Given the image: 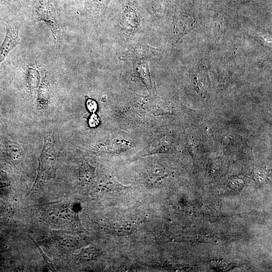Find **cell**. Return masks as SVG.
I'll return each mask as SVG.
<instances>
[{
    "label": "cell",
    "instance_id": "obj_1",
    "mask_svg": "<svg viewBox=\"0 0 272 272\" xmlns=\"http://www.w3.org/2000/svg\"><path fill=\"white\" fill-rule=\"evenodd\" d=\"M44 145L39 159L38 174L32 188L41 180H48L54 175L57 164V156L53 144L52 135L47 132L44 137Z\"/></svg>",
    "mask_w": 272,
    "mask_h": 272
},
{
    "label": "cell",
    "instance_id": "obj_2",
    "mask_svg": "<svg viewBox=\"0 0 272 272\" xmlns=\"http://www.w3.org/2000/svg\"><path fill=\"white\" fill-rule=\"evenodd\" d=\"M6 33L0 46V65L8 56L10 52L20 43L21 24L15 19L6 21Z\"/></svg>",
    "mask_w": 272,
    "mask_h": 272
},
{
    "label": "cell",
    "instance_id": "obj_3",
    "mask_svg": "<svg viewBox=\"0 0 272 272\" xmlns=\"http://www.w3.org/2000/svg\"><path fill=\"white\" fill-rule=\"evenodd\" d=\"M155 49L146 43H138L128 49L122 58L130 60L132 63L141 62L151 55Z\"/></svg>",
    "mask_w": 272,
    "mask_h": 272
},
{
    "label": "cell",
    "instance_id": "obj_4",
    "mask_svg": "<svg viewBox=\"0 0 272 272\" xmlns=\"http://www.w3.org/2000/svg\"><path fill=\"white\" fill-rule=\"evenodd\" d=\"M133 70L132 74V81H140L142 82L148 91L153 92V85L151 81L149 64L147 62L133 63Z\"/></svg>",
    "mask_w": 272,
    "mask_h": 272
},
{
    "label": "cell",
    "instance_id": "obj_5",
    "mask_svg": "<svg viewBox=\"0 0 272 272\" xmlns=\"http://www.w3.org/2000/svg\"><path fill=\"white\" fill-rule=\"evenodd\" d=\"M193 83L198 93L205 94L208 92L209 80L204 66H199L193 75Z\"/></svg>",
    "mask_w": 272,
    "mask_h": 272
},
{
    "label": "cell",
    "instance_id": "obj_6",
    "mask_svg": "<svg viewBox=\"0 0 272 272\" xmlns=\"http://www.w3.org/2000/svg\"><path fill=\"white\" fill-rule=\"evenodd\" d=\"M5 147L6 154L11 160L17 161L22 157L23 154L22 145L5 138Z\"/></svg>",
    "mask_w": 272,
    "mask_h": 272
},
{
    "label": "cell",
    "instance_id": "obj_7",
    "mask_svg": "<svg viewBox=\"0 0 272 272\" xmlns=\"http://www.w3.org/2000/svg\"><path fill=\"white\" fill-rule=\"evenodd\" d=\"M26 78L27 84L31 91L35 90L40 83V76L39 71L34 67H28Z\"/></svg>",
    "mask_w": 272,
    "mask_h": 272
},
{
    "label": "cell",
    "instance_id": "obj_8",
    "mask_svg": "<svg viewBox=\"0 0 272 272\" xmlns=\"http://www.w3.org/2000/svg\"><path fill=\"white\" fill-rule=\"evenodd\" d=\"M21 5L19 0H0V17L14 12Z\"/></svg>",
    "mask_w": 272,
    "mask_h": 272
},
{
    "label": "cell",
    "instance_id": "obj_9",
    "mask_svg": "<svg viewBox=\"0 0 272 272\" xmlns=\"http://www.w3.org/2000/svg\"><path fill=\"white\" fill-rule=\"evenodd\" d=\"M49 98V91L46 80L41 81L38 90V104L45 105Z\"/></svg>",
    "mask_w": 272,
    "mask_h": 272
},
{
    "label": "cell",
    "instance_id": "obj_10",
    "mask_svg": "<svg viewBox=\"0 0 272 272\" xmlns=\"http://www.w3.org/2000/svg\"><path fill=\"white\" fill-rule=\"evenodd\" d=\"M94 176V169L88 164L82 166L80 169V177L84 183L90 182Z\"/></svg>",
    "mask_w": 272,
    "mask_h": 272
},
{
    "label": "cell",
    "instance_id": "obj_11",
    "mask_svg": "<svg viewBox=\"0 0 272 272\" xmlns=\"http://www.w3.org/2000/svg\"><path fill=\"white\" fill-rule=\"evenodd\" d=\"M121 185L118 183L115 178L109 179L104 183V187L108 191H114L120 190Z\"/></svg>",
    "mask_w": 272,
    "mask_h": 272
},
{
    "label": "cell",
    "instance_id": "obj_12",
    "mask_svg": "<svg viewBox=\"0 0 272 272\" xmlns=\"http://www.w3.org/2000/svg\"><path fill=\"white\" fill-rule=\"evenodd\" d=\"M29 238L32 240L33 243L35 244L37 248L38 249V251H39L41 255L42 256V258H43V260L45 262V263L50 267L52 268L53 270H55V268L54 267L53 264L52 262V261L50 260V259L45 254V253L43 252L42 250L40 248V247L39 246V245L37 244L36 242L29 235L28 236Z\"/></svg>",
    "mask_w": 272,
    "mask_h": 272
},
{
    "label": "cell",
    "instance_id": "obj_13",
    "mask_svg": "<svg viewBox=\"0 0 272 272\" xmlns=\"http://www.w3.org/2000/svg\"><path fill=\"white\" fill-rule=\"evenodd\" d=\"M102 0H87L86 8L89 12H94L98 8Z\"/></svg>",
    "mask_w": 272,
    "mask_h": 272
},
{
    "label": "cell",
    "instance_id": "obj_14",
    "mask_svg": "<svg viewBox=\"0 0 272 272\" xmlns=\"http://www.w3.org/2000/svg\"><path fill=\"white\" fill-rule=\"evenodd\" d=\"M86 105L88 109L91 112H95L97 110V103L94 100L92 99H88L86 102Z\"/></svg>",
    "mask_w": 272,
    "mask_h": 272
},
{
    "label": "cell",
    "instance_id": "obj_15",
    "mask_svg": "<svg viewBox=\"0 0 272 272\" xmlns=\"http://www.w3.org/2000/svg\"><path fill=\"white\" fill-rule=\"evenodd\" d=\"M10 184V181L7 175L3 172H0V185L8 186Z\"/></svg>",
    "mask_w": 272,
    "mask_h": 272
},
{
    "label": "cell",
    "instance_id": "obj_16",
    "mask_svg": "<svg viewBox=\"0 0 272 272\" xmlns=\"http://www.w3.org/2000/svg\"><path fill=\"white\" fill-rule=\"evenodd\" d=\"M99 119L97 116L94 114L92 115L89 120V124L91 127H95L99 123Z\"/></svg>",
    "mask_w": 272,
    "mask_h": 272
},
{
    "label": "cell",
    "instance_id": "obj_17",
    "mask_svg": "<svg viewBox=\"0 0 272 272\" xmlns=\"http://www.w3.org/2000/svg\"><path fill=\"white\" fill-rule=\"evenodd\" d=\"M21 3V4H22V3L23 4H26L29 0H19Z\"/></svg>",
    "mask_w": 272,
    "mask_h": 272
},
{
    "label": "cell",
    "instance_id": "obj_18",
    "mask_svg": "<svg viewBox=\"0 0 272 272\" xmlns=\"http://www.w3.org/2000/svg\"><path fill=\"white\" fill-rule=\"evenodd\" d=\"M2 20V18L0 17V22Z\"/></svg>",
    "mask_w": 272,
    "mask_h": 272
}]
</instances>
